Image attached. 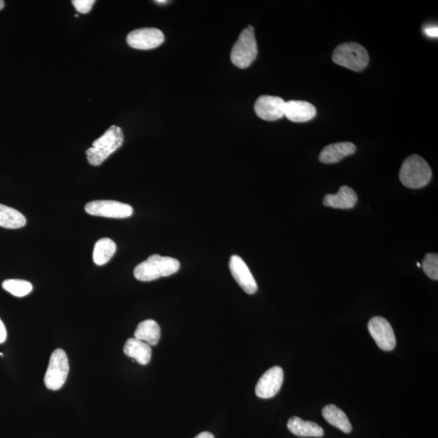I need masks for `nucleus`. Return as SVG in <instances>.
<instances>
[{"instance_id": "nucleus-1", "label": "nucleus", "mask_w": 438, "mask_h": 438, "mask_svg": "<svg viewBox=\"0 0 438 438\" xmlns=\"http://www.w3.org/2000/svg\"><path fill=\"white\" fill-rule=\"evenodd\" d=\"M180 268V263L178 260L170 256L154 254L137 265L134 273L137 280L150 282L162 277L171 276L178 272Z\"/></svg>"}, {"instance_id": "nucleus-2", "label": "nucleus", "mask_w": 438, "mask_h": 438, "mask_svg": "<svg viewBox=\"0 0 438 438\" xmlns=\"http://www.w3.org/2000/svg\"><path fill=\"white\" fill-rule=\"evenodd\" d=\"M123 134L121 127L113 125L99 139L93 143L92 147L86 150L88 162L92 166H99L110 156L121 147Z\"/></svg>"}, {"instance_id": "nucleus-3", "label": "nucleus", "mask_w": 438, "mask_h": 438, "mask_svg": "<svg viewBox=\"0 0 438 438\" xmlns=\"http://www.w3.org/2000/svg\"><path fill=\"white\" fill-rule=\"evenodd\" d=\"M432 170L422 157L413 154L405 159L400 171L401 183L406 188L426 187L432 179Z\"/></svg>"}, {"instance_id": "nucleus-4", "label": "nucleus", "mask_w": 438, "mask_h": 438, "mask_svg": "<svg viewBox=\"0 0 438 438\" xmlns=\"http://www.w3.org/2000/svg\"><path fill=\"white\" fill-rule=\"evenodd\" d=\"M336 64L342 67L361 72L369 64V56L364 47L357 42H345L336 47L333 57Z\"/></svg>"}, {"instance_id": "nucleus-5", "label": "nucleus", "mask_w": 438, "mask_h": 438, "mask_svg": "<svg viewBox=\"0 0 438 438\" xmlns=\"http://www.w3.org/2000/svg\"><path fill=\"white\" fill-rule=\"evenodd\" d=\"M258 44H256L254 28L252 25L242 31L236 43L232 47L231 60L232 64L240 69H247L253 64L258 56Z\"/></svg>"}, {"instance_id": "nucleus-6", "label": "nucleus", "mask_w": 438, "mask_h": 438, "mask_svg": "<svg viewBox=\"0 0 438 438\" xmlns=\"http://www.w3.org/2000/svg\"><path fill=\"white\" fill-rule=\"evenodd\" d=\"M69 373L67 354L62 349H56L51 354L44 382L51 391H58L64 387Z\"/></svg>"}, {"instance_id": "nucleus-7", "label": "nucleus", "mask_w": 438, "mask_h": 438, "mask_svg": "<svg viewBox=\"0 0 438 438\" xmlns=\"http://www.w3.org/2000/svg\"><path fill=\"white\" fill-rule=\"evenodd\" d=\"M87 214L110 219L130 218L134 214L130 205L117 201L100 200L87 203L85 206Z\"/></svg>"}, {"instance_id": "nucleus-8", "label": "nucleus", "mask_w": 438, "mask_h": 438, "mask_svg": "<svg viewBox=\"0 0 438 438\" xmlns=\"http://www.w3.org/2000/svg\"><path fill=\"white\" fill-rule=\"evenodd\" d=\"M368 328L372 337L383 351L393 350L396 346L395 332L386 318L374 317L369 322Z\"/></svg>"}, {"instance_id": "nucleus-9", "label": "nucleus", "mask_w": 438, "mask_h": 438, "mask_svg": "<svg viewBox=\"0 0 438 438\" xmlns=\"http://www.w3.org/2000/svg\"><path fill=\"white\" fill-rule=\"evenodd\" d=\"M165 34L156 28H144L132 31L127 35V42L136 50H151L165 42Z\"/></svg>"}, {"instance_id": "nucleus-10", "label": "nucleus", "mask_w": 438, "mask_h": 438, "mask_svg": "<svg viewBox=\"0 0 438 438\" xmlns=\"http://www.w3.org/2000/svg\"><path fill=\"white\" fill-rule=\"evenodd\" d=\"M284 378L280 366H274L262 376L256 387V395L260 399H271L280 392Z\"/></svg>"}, {"instance_id": "nucleus-11", "label": "nucleus", "mask_w": 438, "mask_h": 438, "mask_svg": "<svg viewBox=\"0 0 438 438\" xmlns=\"http://www.w3.org/2000/svg\"><path fill=\"white\" fill-rule=\"evenodd\" d=\"M286 101L280 97L263 95L256 100L254 110L259 118L276 121L284 117Z\"/></svg>"}, {"instance_id": "nucleus-12", "label": "nucleus", "mask_w": 438, "mask_h": 438, "mask_svg": "<svg viewBox=\"0 0 438 438\" xmlns=\"http://www.w3.org/2000/svg\"><path fill=\"white\" fill-rule=\"evenodd\" d=\"M230 271L234 280L247 294L253 295L258 291V284L247 264L240 256L233 255L229 263Z\"/></svg>"}, {"instance_id": "nucleus-13", "label": "nucleus", "mask_w": 438, "mask_h": 438, "mask_svg": "<svg viewBox=\"0 0 438 438\" xmlns=\"http://www.w3.org/2000/svg\"><path fill=\"white\" fill-rule=\"evenodd\" d=\"M317 110L313 104L305 101H286L284 117L291 122L304 123L316 117Z\"/></svg>"}, {"instance_id": "nucleus-14", "label": "nucleus", "mask_w": 438, "mask_h": 438, "mask_svg": "<svg viewBox=\"0 0 438 438\" xmlns=\"http://www.w3.org/2000/svg\"><path fill=\"white\" fill-rule=\"evenodd\" d=\"M358 202L357 194L354 190L343 185L336 194H327L323 200V204L335 209L349 210L355 207Z\"/></svg>"}, {"instance_id": "nucleus-15", "label": "nucleus", "mask_w": 438, "mask_h": 438, "mask_svg": "<svg viewBox=\"0 0 438 438\" xmlns=\"http://www.w3.org/2000/svg\"><path fill=\"white\" fill-rule=\"evenodd\" d=\"M356 145L352 143H339L326 146L320 154L319 160L325 165L339 162L356 152Z\"/></svg>"}, {"instance_id": "nucleus-16", "label": "nucleus", "mask_w": 438, "mask_h": 438, "mask_svg": "<svg viewBox=\"0 0 438 438\" xmlns=\"http://www.w3.org/2000/svg\"><path fill=\"white\" fill-rule=\"evenodd\" d=\"M123 352L128 357L139 363L140 365H148L151 360V346L136 338H132L127 341Z\"/></svg>"}, {"instance_id": "nucleus-17", "label": "nucleus", "mask_w": 438, "mask_h": 438, "mask_svg": "<svg viewBox=\"0 0 438 438\" xmlns=\"http://www.w3.org/2000/svg\"><path fill=\"white\" fill-rule=\"evenodd\" d=\"M291 433L294 435L302 437H321L324 436V430L317 424L312 422H305L297 417H291L287 423Z\"/></svg>"}, {"instance_id": "nucleus-18", "label": "nucleus", "mask_w": 438, "mask_h": 438, "mask_svg": "<svg viewBox=\"0 0 438 438\" xmlns=\"http://www.w3.org/2000/svg\"><path fill=\"white\" fill-rule=\"evenodd\" d=\"M322 415L327 422L345 433H350L352 426L344 411L334 404H329L322 409Z\"/></svg>"}, {"instance_id": "nucleus-19", "label": "nucleus", "mask_w": 438, "mask_h": 438, "mask_svg": "<svg viewBox=\"0 0 438 438\" xmlns=\"http://www.w3.org/2000/svg\"><path fill=\"white\" fill-rule=\"evenodd\" d=\"M134 336L136 339L156 346L161 337V330L158 323L154 320H145L137 326Z\"/></svg>"}, {"instance_id": "nucleus-20", "label": "nucleus", "mask_w": 438, "mask_h": 438, "mask_svg": "<svg viewBox=\"0 0 438 438\" xmlns=\"http://www.w3.org/2000/svg\"><path fill=\"white\" fill-rule=\"evenodd\" d=\"M117 245L110 238H101L97 241L93 252V260L97 265H104L109 263L116 254Z\"/></svg>"}, {"instance_id": "nucleus-21", "label": "nucleus", "mask_w": 438, "mask_h": 438, "mask_svg": "<svg viewBox=\"0 0 438 438\" xmlns=\"http://www.w3.org/2000/svg\"><path fill=\"white\" fill-rule=\"evenodd\" d=\"M25 217L13 208L0 204V227L19 229L25 227Z\"/></svg>"}, {"instance_id": "nucleus-22", "label": "nucleus", "mask_w": 438, "mask_h": 438, "mask_svg": "<svg viewBox=\"0 0 438 438\" xmlns=\"http://www.w3.org/2000/svg\"><path fill=\"white\" fill-rule=\"evenodd\" d=\"M3 289L16 297H24L33 290V285L28 281L8 280L3 282Z\"/></svg>"}, {"instance_id": "nucleus-23", "label": "nucleus", "mask_w": 438, "mask_h": 438, "mask_svg": "<svg viewBox=\"0 0 438 438\" xmlns=\"http://www.w3.org/2000/svg\"><path fill=\"white\" fill-rule=\"evenodd\" d=\"M422 267L426 276L433 280H438V255L428 254L424 259Z\"/></svg>"}, {"instance_id": "nucleus-24", "label": "nucleus", "mask_w": 438, "mask_h": 438, "mask_svg": "<svg viewBox=\"0 0 438 438\" xmlns=\"http://www.w3.org/2000/svg\"><path fill=\"white\" fill-rule=\"evenodd\" d=\"M72 3L77 12L82 13V14H86L90 12L95 1V0H73Z\"/></svg>"}, {"instance_id": "nucleus-25", "label": "nucleus", "mask_w": 438, "mask_h": 438, "mask_svg": "<svg viewBox=\"0 0 438 438\" xmlns=\"http://www.w3.org/2000/svg\"><path fill=\"white\" fill-rule=\"evenodd\" d=\"M7 338V330L3 322L0 319V343L5 342Z\"/></svg>"}, {"instance_id": "nucleus-26", "label": "nucleus", "mask_w": 438, "mask_h": 438, "mask_svg": "<svg viewBox=\"0 0 438 438\" xmlns=\"http://www.w3.org/2000/svg\"><path fill=\"white\" fill-rule=\"evenodd\" d=\"M424 33L426 34L427 36L432 38H437L438 35V29L436 26H433V27H428L424 29Z\"/></svg>"}, {"instance_id": "nucleus-27", "label": "nucleus", "mask_w": 438, "mask_h": 438, "mask_svg": "<svg viewBox=\"0 0 438 438\" xmlns=\"http://www.w3.org/2000/svg\"><path fill=\"white\" fill-rule=\"evenodd\" d=\"M195 438H215V436L209 432H203L199 433V435Z\"/></svg>"}, {"instance_id": "nucleus-28", "label": "nucleus", "mask_w": 438, "mask_h": 438, "mask_svg": "<svg viewBox=\"0 0 438 438\" xmlns=\"http://www.w3.org/2000/svg\"><path fill=\"white\" fill-rule=\"evenodd\" d=\"M156 3H158V4H162V3H167V1H166V0H158V1H156Z\"/></svg>"}, {"instance_id": "nucleus-29", "label": "nucleus", "mask_w": 438, "mask_h": 438, "mask_svg": "<svg viewBox=\"0 0 438 438\" xmlns=\"http://www.w3.org/2000/svg\"><path fill=\"white\" fill-rule=\"evenodd\" d=\"M3 7H4V2L2 1V0H0V11L3 10Z\"/></svg>"}, {"instance_id": "nucleus-30", "label": "nucleus", "mask_w": 438, "mask_h": 438, "mask_svg": "<svg viewBox=\"0 0 438 438\" xmlns=\"http://www.w3.org/2000/svg\"><path fill=\"white\" fill-rule=\"evenodd\" d=\"M417 267H419V268H420V267H422V265H420V263H417Z\"/></svg>"}]
</instances>
